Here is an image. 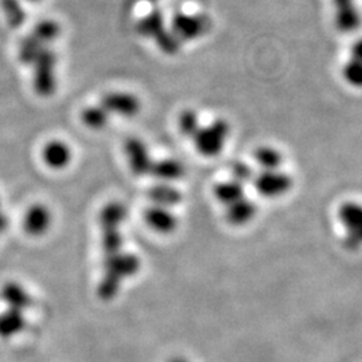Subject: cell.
Here are the masks:
<instances>
[{
    "instance_id": "9",
    "label": "cell",
    "mask_w": 362,
    "mask_h": 362,
    "mask_svg": "<svg viewBox=\"0 0 362 362\" xmlns=\"http://www.w3.org/2000/svg\"><path fill=\"white\" fill-rule=\"evenodd\" d=\"M43 164L52 170H65L73 164L74 151L70 144L62 139H52L42 146Z\"/></svg>"
},
{
    "instance_id": "11",
    "label": "cell",
    "mask_w": 362,
    "mask_h": 362,
    "mask_svg": "<svg viewBox=\"0 0 362 362\" xmlns=\"http://www.w3.org/2000/svg\"><path fill=\"white\" fill-rule=\"evenodd\" d=\"M334 22L339 31L351 33L361 25V13L354 0H333Z\"/></svg>"
},
{
    "instance_id": "17",
    "label": "cell",
    "mask_w": 362,
    "mask_h": 362,
    "mask_svg": "<svg viewBox=\"0 0 362 362\" xmlns=\"http://www.w3.org/2000/svg\"><path fill=\"white\" fill-rule=\"evenodd\" d=\"M167 28L168 27L165 23V18L158 8H155L151 13H146L136 25L137 33L143 38L152 39V40L158 38Z\"/></svg>"
},
{
    "instance_id": "10",
    "label": "cell",
    "mask_w": 362,
    "mask_h": 362,
    "mask_svg": "<svg viewBox=\"0 0 362 362\" xmlns=\"http://www.w3.org/2000/svg\"><path fill=\"white\" fill-rule=\"evenodd\" d=\"M146 226L158 235H170L179 227V218L172 208L151 204L144 212Z\"/></svg>"
},
{
    "instance_id": "28",
    "label": "cell",
    "mask_w": 362,
    "mask_h": 362,
    "mask_svg": "<svg viewBox=\"0 0 362 362\" xmlns=\"http://www.w3.org/2000/svg\"><path fill=\"white\" fill-rule=\"evenodd\" d=\"M26 1H30V3H39V1H42V0H26Z\"/></svg>"
},
{
    "instance_id": "24",
    "label": "cell",
    "mask_w": 362,
    "mask_h": 362,
    "mask_svg": "<svg viewBox=\"0 0 362 362\" xmlns=\"http://www.w3.org/2000/svg\"><path fill=\"white\" fill-rule=\"evenodd\" d=\"M255 175L257 173L254 172L252 167L243 161H236L231 165V180L238 181L245 187L247 184H252Z\"/></svg>"
},
{
    "instance_id": "14",
    "label": "cell",
    "mask_w": 362,
    "mask_h": 362,
    "mask_svg": "<svg viewBox=\"0 0 362 362\" xmlns=\"http://www.w3.org/2000/svg\"><path fill=\"white\" fill-rule=\"evenodd\" d=\"M185 175L184 164L176 158H160L155 160L149 176L155 177L158 182H175L180 180Z\"/></svg>"
},
{
    "instance_id": "4",
    "label": "cell",
    "mask_w": 362,
    "mask_h": 362,
    "mask_svg": "<svg viewBox=\"0 0 362 362\" xmlns=\"http://www.w3.org/2000/svg\"><path fill=\"white\" fill-rule=\"evenodd\" d=\"M98 103L104 106L105 110L112 118H134L143 110V103L140 97L132 91H107Z\"/></svg>"
},
{
    "instance_id": "23",
    "label": "cell",
    "mask_w": 362,
    "mask_h": 362,
    "mask_svg": "<svg viewBox=\"0 0 362 362\" xmlns=\"http://www.w3.org/2000/svg\"><path fill=\"white\" fill-rule=\"evenodd\" d=\"M342 76L348 82V85L357 89H362V61L349 58L344 66Z\"/></svg>"
},
{
    "instance_id": "19",
    "label": "cell",
    "mask_w": 362,
    "mask_h": 362,
    "mask_svg": "<svg viewBox=\"0 0 362 362\" xmlns=\"http://www.w3.org/2000/svg\"><path fill=\"white\" fill-rule=\"evenodd\" d=\"M214 196L220 204L227 207L246 196V187L238 181L231 180V179L221 181L214 187Z\"/></svg>"
},
{
    "instance_id": "12",
    "label": "cell",
    "mask_w": 362,
    "mask_h": 362,
    "mask_svg": "<svg viewBox=\"0 0 362 362\" xmlns=\"http://www.w3.org/2000/svg\"><path fill=\"white\" fill-rule=\"evenodd\" d=\"M0 299L6 308L27 311L33 305V297L26 287L19 282H7L0 288Z\"/></svg>"
},
{
    "instance_id": "16",
    "label": "cell",
    "mask_w": 362,
    "mask_h": 362,
    "mask_svg": "<svg viewBox=\"0 0 362 362\" xmlns=\"http://www.w3.org/2000/svg\"><path fill=\"white\" fill-rule=\"evenodd\" d=\"M26 311L6 308L0 313V337L10 339L19 336L27 326Z\"/></svg>"
},
{
    "instance_id": "22",
    "label": "cell",
    "mask_w": 362,
    "mask_h": 362,
    "mask_svg": "<svg viewBox=\"0 0 362 362\" xmlns=\"http://www.w3.org/2000/svg\"><path fill=\"white\" fill-rule=\"evenodd\" d=\"M177 124H179V130H180L181 134L191 140L194 139L197 130L202 128L200 117L197 115V112H194V109L182 110L179 115Z\"/></svg>"
},
{
    "instance_id": "25",
    "label": "cell",
    "mask_w": 362,
    "mask_h": 362,
    "mask_svg": "<svg viewBox=\"0 0 362 362\" xmlns=\"http://www.w3.org/2000/svg\"><path fill=\"white\" fill-rule=\"evenodd\" d=\"M3 7L8 22L13 26H21L23 23L25 13L16 0H3Z\"/></svg>"
},
{
    "instance_id": "27",
    "label": "cell",
    "mask_w": 362,
    "mask_h": 362,
    "mask_svg": "<svg viewBox=\"0 0 362 362\" xmlns=\"http://www.w3.org/2000/svg\"><path fill=\"white\" fill-rule=\"evenodd\" d=\"M168 362H191L187 357H182V356H175L172 358H169Z\"/></svg>"
},
{
    "instance_id": "5",
    "label": "cell",
    "mask_w": 362,
    "mask_h": 362,
    "mask_svg": "<svg viewBox=\"0 0 362 362\" xmlns=\"http://www.w3.org/2000/svg\"><path fill=\"white\" fill-rule=\"evenodd\" d=\"M252 185L260 196L266 199H278L291 191L294 181L293 177L282 169L260 170L255 175Z\"/></svg>"
},
{
    "instance_id": "1",
    "label": "cell",
    "mask_w": 362,
    "mask_h": 362,
    "mask_svg": "<svg viewBox=\"0 0 362 362\" xmlns=\"http://www.w3.org/2000/svg\"><path fill=\"white\" fill-rule=\"evenodd\" d=\"M58 54L52 46L39 52L30 66L33 70V89L40 98H50L58 89Z\"/></svg>"
},
{
    "instance_id": "6",
    "label": "cell",
    "mask_w": 362,
    "mask_h": 362,
    "mask_svg": "<svg viewBox=\"0 0 362 362\" xmlns=\"http://www.w3.org/2000/svg\"><path fill=\"white\" fill-rule=\"evenodd\" d=\"M211 22L204 15L177 13L170 23V31L182 42H192L204 37L209 30Z\"/></svg>"
},
{
    "instance_id": "18",
    "label": "cell",
    "mask_w": 362,
    "mask_h": 362,
    "mask_svg": "<svg viewBox=\"0 0 362 362\" xmlns=\"http://www.w3.org/2000/svg\"><path fill=\"white\" fill-rule=\"evenodd\" d=\"M112 116L105 110L104 106L97 104L86 106L81 113V121L82 124L93 132H101L106 129L110 124Z\"/></svg>"
},
{
    "instance_id": "26",
    "label": "cell",
    "mask_w": 362,
    "mask_h": 362,
    "mask_svg": "<svg viewBox=\"0 0 362 362\" xmlns=\"http://www.w3.org/2000/svg\"><path fill=\"white\" fill-rule=\"evenodd\" d=\"M8 224H10L8 216L6 215V212L0 211V236H1V233L8 228Z\"/></svg>"
},
{
    "instance_id": "8",
    "label": "cell",
    "mask_w": 362,
    "mask_h": 362,
    "mask_svg": "<svg viewBox=\"0 0 362 362\" xmlns=\"http://www.w3.org/2000/svg\"><path fill=\"white\" fill-rule=\"evenodd\" d=\"M124 153L133 175L149 176L155 158L144 140L139 137L128 139L124 144Z\"/></svg>"
},
{
    "instance_id": "21",
    "label": "cell",
    "mask_w": 362,
    "mask_h": 362,
    "mask_svg": "<svg viewBox=\"0 0 362 362\" xmlns=\"http://www.w3.org/2000/svg\"><path fill=\"white\" fill-rule=\"evenodd\" d=\"M61 33H62V27L59 25V22L54 19H43L34 26L30 34L38 39L42 45L52 46L55 40L61 37Z\"/></svg>"
},
{
    "instance_id": "3",
    "label": "cell",
    "mask_w": 362,
    "mask_h": 362,
    "mask_svg": "<svg viewBox=\"0 0 362 362\" xmlns=\"http://www.w3.org/2000/svg\"><path fill=\"white\" fill-rule=\"evenodd\" d=\"M338 220L344 228V246L349 251L362 250V204L348 202L338 209Z\"/></svg>"
},
{
    "instance_id": "7",
    "label": "cell",
    "mask_w": 362,
    "mask_h": 362,
    "mask_svg": "<svg viewBox=\"0 0 362 362\" xmlns=\"http://www.w3.org/2000/svg\"><path fill=\"white\" fill-rule=\"evenodd\" d=\"M54 224V214L52 208L45 203H35L27 208L22 227L23 231L31 238H42L47 235Z\"/></svg>"
},
{
    "instance_id": "13",
    "label": "cell",
    "mask_w": 362,
    "mask_h": 362,
    "mask_svg": "<svg viewBox=\"0 0 362 362\" xmlns=\"http://www.w3.org/2000/svg\"><path fill=\"white\" fill-rule=\"evenodd\" d=\"M226 208V220L233 227H245L255 219L258 214L257 204L245 196Z\"/></svg>"
},
{
    "instance_id": "20",
    "label": "cell",
    "mask_w": 362,
    "mask_h": 362,
    "mask_svg": "<svg viewBox=\"0 0 362 362\" xmlns=\"http://www.w3.org/2000/svg\"><path fill=\"white\" fill-rule=\"evenodd\" d=\"M254 160L260 170L281 169L284 164V156L281 153V151L270 145L259 146L258 149L254 152Z\"/></svg>"
},
{
    "instance_id": "2",
    "label": "cell",
    "mask_w": 362,
    "mask_h": 362,
    "mask_svg": "<svg viewBox=\"0 0 362 362\" xmlns=\"http://www.w3.org/2000/svg\"><path fill=\"white\" fill-rule=\"evenodd\" d=\"M231 134V125L223 119H215L197 130L192 139L194 149L203 157H216L220 155Z\"/></svg>"
},
{
    "instance_id": "15",
    "label": "cell",
    "mask_w": 362,
    "mask_h": 362,
    "mask_svg": "<svg viewBox=\"0 0 362 362\" xmlns=\"http://www.w3.org/2000/svg\"><path fill=\"white\" fill-rule=\"evenodd\" d=\"M148 199L151 204L173 209L181 204L182 194L170 182H157L148 189Z\"/></svg>"
}]
</instances>
